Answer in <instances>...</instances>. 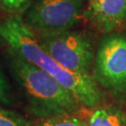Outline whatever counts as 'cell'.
<instances>
[{"label": "cell", "instance_id": "cell-1", "mask_svg": "<svg viewBox=\"0 0 126 126\" xmlns=\"http://www.w3.org/2000/svg\"><path fill=\"white\" fill-rule=\"evenodd\" d=\"M0 36L28 62L44 70L67 89L87 108L97 107L103 93L90 74L74 72L63 67L41 48L36 33L19 14H10L0 23Z\"/></svg>", "mask_w": 126, "mask_h": 126}, {"label": "cell", "instance_id": "cell-2", "mask_svg": "<svg viewBox=\"0 0 126 126\" xmlns=\"http://www.w3.org/2000/svg\"><path fill=\"white\" fill-rule=\"evenodd\" d=\"M9 67L23 90L28 111L38 119L77 114L83 107L79 101L44 70L9 50Z\"/></svg>", "mask_w": 126, "mask_h": 126}, {"label": "cell", "instance_id": "cell-3", "mask_svg": "<svg viewBox=\"0 0 126 126\" xmlns=\"http://www.w3.org/2000/svg\"><path fill=\"white\" fill-rule=\"evenodd\" d=\"M92 77L113 98L126 102V36L106 34L95 51Z\"/></svg>", "mask_w": 126, "mask_h": 126}, {"label": "cell", "instance_id": "cell-4", "mask_svg": "<svg viewBox=\"0 0 126 126\" xmlns=\"http://www.w3.org/2000/svg\"><path fill=\"white\" fill-rule=\"evenodd\" d=\"M36 37L41 48L63 67L74 72L90 74L96 51L91 33L70 29L36 35Z\"/></svg>", "mask_w": 126, "mask_h": 126}, {"label": "cell", "instance_id": "cell-5", "mask_svg": "<svg viewBox=\"0 0 126 126\" xmlns=\"http://www.w3.org/2000/svg\"><path fill=\"white\" fill-rule=\"evenodd\" d=\"M85 0H35L24 22L37 35L70 30L82 17Z\"/></svg>", "mask_w": 126, "mask_h": 126}, {"label": "cell", "instance_id": "cell-6", "mask_svg": "<svg viewBox=\"0 0 126 126\" xmlns=\"http://www.w3.org/2000/svg\"><path fill=\"white\" fill-rule=\"evenodd\" d=\"M82 17L97 31L114 33L126 24V0H88Z\"/></svg>", "mask_w": 126, "mask_h": 126}, {"label": "cell", "instance_id": "cell-7", "mask_svg": "<svg viewBox=\"0 0 126 126\" xmlns=\"http://www.w3.org/2000/svg\"><path fill=\"white\" fill-rule=\"evenodd\" d=\"M88 126H126V112L117 106L100 107L91 114Z\"/></svg>", "mask_w": 126, "mask_h": 126}, {"label": "cell", "instance_id": "cell-8", "mask_svg": "<svg viewBox=\"0 0 126 126\" xmlns=\"http://www.w3.org/2000/svg\"><path fill=\"white\" fill-rule=\"evenodd\" d=\"M0 126H36L22 114L0 106Z\"/></svg>", "mask_w": 126, "mask_h": 126}, {"label": "cell", "instance_id": "cell-9", "mask_svg": "<svg viewBox=\"0 0 126 126\" xmlns=\"http://www.w3.org/2000/svg\"><path fill=\"white\" fill-rule=\"evenodd\" d=\"M37 126H88V122L73 114L43 119Z\"/></svg>", "mask_w": 126, "mask_h": 126}, {"label": "cell", "instance_id": "cell-10", "mask_svg": "<svg viewBox=\"0 0 126 126\" xmlns=\"http://www.w3.org/2000/svg\"><path fill=\"white\" fill-rule=\"evenodd\" d=\"M32 0H0V7L10 14H19L25 12L30 7Z\"/></svg>", "mask_w": 126, "mask_h": 126}, {"label": "cell", "instance_id": "cell-11", "mask_svg": "<svg viewBox=\"0 0 126 126\" xmlns=\"http://www.w3.org/2000/svg\"><path fill=\"white\" fill-rule=\"evenodd\" d=\"M0 103L6 106H11L13 103L11 87L0 67Z\"/></svg>", "mask_w": 126, "mask_h": 126}]
</instances>
